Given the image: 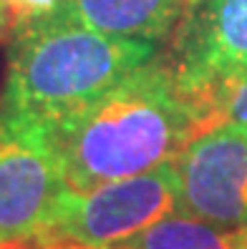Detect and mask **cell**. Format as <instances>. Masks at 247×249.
I'll return each instance as SVG.
<instances>
[{"label": "cell", "instance_id": "cell-3", "mask_svg": "<svg viewBox=\"0 0 247 249\" xmlns=\"http://www.w3.org/2000/svg\"><path fill=\"white\" fill-rule=\"evenodd\" d=\"M179 212V177L174 161L147 174L94 189H63L36 247L106 249Z\"/></svg>", "mask_w": 247, "mask_h": 249}, {"label": "cell", "instance_id": "cell-9", "mask_svg": "<svg viewBox=\"0 0 247 249\" xmlns=\"http://www.w3.org/2000/svg\"><path fill=\"white\" fill-rule=\"evenodd\" d=\"M10 16V28H16L28 20H38L53 16L63 8V0H3Z\"/></svg>", "mask_w": 247, "mask_h": 249}, {"label": "cell", "instance_id": "cell-4", "mask_svg": "<svg viewBox=\"0 0 247 249\" xmlns=\"http://www.w3.org/2000/svg\"><path fill=\"white\" fill-rule=\"evenodd\" d=\"M66 189L46 124L0 108V249H20L48 227Z\"/></svg>", "mask_w": 247, "mask_h": 249}, {"label": "cell", "instance_id": "cell-6", "mask_svg": "<svg viewBox=\"0 0 247 249\" xmlns=\"http://www.w3.org/2000/svg\"><path fill=\"white\" fill-rule=\"evenodd\" d=\"M174 66L202 93L247 76V0H197L174 31Z\"/></svg>", "mask_w": 247, "mask_h": 249}, {"label": "cell", "instance_id": "cell-2", "mask_svg": "<svg viewBox=\"0 0 247 249\" xmlns=\"http://www.w3.org/2000/svg\"><path fill=\"white\" fill-rule=\"evenodd\" d=\"M152 40L94 31L63 13L10 28L0 108L53 126L156 58Z\"/></svg>", "mask_w": 247, "mask_h": 249}, {"label": "cell", "instance_id": "cell-5", "mask_svg": "<svg viewBox=\"0 0 247 249\" xmlns=\"http://www.w3.org/2000/svg\"><path fill=\"white\" fill-rule=\"evenodd\" d=\"M179 212L217 227H247V131L217 124L174 159Z\"/></svg>", "mask_w": 247, "mask_h": 249}, {"label": "cell", "instance_id": "cell-7", "mask_svg": "<svg viewBox=\"0 0 247 249\" xmlns=\"http://www.w3.org/2000/svg\"><path fill=\"white\" fill-rule=\"evenodd\" d=\"M197 0H63L58 13L94 31L159 43L179 28Z\"/></svg>", "mask_w": 247, "mask_h": 249}, {"label": "cell", "instance_id": "cell-8", "mask_svg": "<svg viewBox=\"0 0 247 249\" xmlns=\"http://www.w3.org/2000/svg\"><path fill=\"white\" fill-rule=\"evenodd\" d=\"M209 104L220 124H235L247 131V76L209 89Z\"/></svg>", "mask_w": 247, "mask_h": 249}, {"label": "cell", "instance_id": "cell-1", "mask_svg": "<svg viewBox=\"0 0 247 249\" xmlns=\"http://www.w3.org/2000/svg\"><path fill=\"white\" fill-rule=\"evenodd\" d=\"M217 124L207 96L171 61L152 58L48 131L66 186L81 192L169 164Z\"/></svg>", "mask_w": 247, "mask_h": 249}, {"label": "cell", "instance_id": "cell-10", "mask_svg": "<svg viewBox=\"0 0 247 249\" xmlns=\"http://www.w3.org/2000/svg\"><path fill=\"white\" fill-rule=\"evenodd\" d=\"M5 33H10V16H8L5 3L0 0V38H3Z\"/></svg>", "mask_w": 247, "mask_h": 249}]
</instances>
